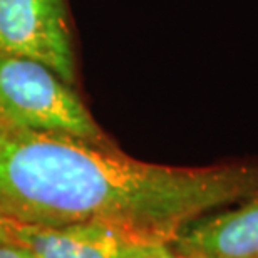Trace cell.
I'll list each match as a JSON object with an SVG mask.
<instances>
[{"label":"cell","mask_w":258,"mask_h":258,"mask_svg":"<svg viewBox=\"0 0 258 258\" xmlns=\"http://www.w3.org/2000/svg\"><path fill=\"white\" fill-rule=\"evenodd\" d=\"M256 191L255 163L163 166L0 119V211L19 223L102 221L169 245L193 220Z\"/></svg>","instance_id":"6da1fadb"},{"label":"cell","mask_w":258,"mask_h":258,"mask_svg":"<svg viewBox=\"0 0 258 258\" xmlns=\"http://www.w3.org/2000/svg\"><path fill=\"white\" fill-rule=\"evenodd\" d=\"M10 236H9V231H7V218L2 215V211H0V243L2 241H9Z\"/></svg>","instance_id":"52a82bcc"},{"label":"cell","mask_w":258,"mask_h":258,"mask_svg":"<svg viewBox=\"0 0 258 258\" xmlns=\"http://www.w3.org/2000/svg\"><path fill=\"white\" fill-rule=\"evenodd\" d=\"M7 231L34 258H174L168 245L102 221L40 226L7 218Z\"/></svg>","instance_id":"277c9868"},{"label":"cell","mask_w":258,"mask_h":258,"mask_svg":"<svg viewBox=\"0 0 258 258\" xmlns=\"http://www.w3.org/2000/svg\"><path fill=\"white\" fill-rule=\"evenodd\" d=\"M0 258H34V255L22 245L9 240L0 243Z\"/></svg>","instance_id":"8992f818"},{"label":"cell","mask_w":258,"mask_h":258,"mask_svg":"<svg viewBox=\"0 0 258 258\" xmlns=\"http://www.w3.org/2000/svg\"><path fill=\"white\" fill-rule=\"evenodd\" d=\"M168 246L174 258H258V191L193 220Z\"/></svg>","instance_id":"5b68a950"},{"label":"cell","mask_w":258,"mask_h":258,"mask_svg":"<svg viewBox=\"0 0 258 258\" xmlns=\"http://www.w3.org/2000/svg\"><path fill=\"white\" fill-rule=\"evenodd\" d=\"M0 54L35 60L76 82L66 0H0Z\"/></svg>","instance_id":"3957f363"},{"label":"cell","mask_w":258,"mask_h":258,"mask_svg":"<svg viewBox=\"0 0 258 258\" xmlns=\"http://www.w3.org/2000/svg\"><path fill=\"white\" fill-rule=\"evenodd\" d=\"M0 119L15 127L116 146L71 84L44 64L0 54Z\"/></svg>","instance_id":"7a4b0ae2"}]
</instances>
